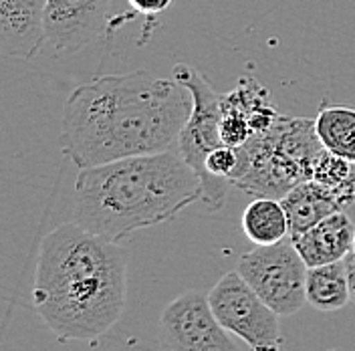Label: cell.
<instances>
[{
	"label": "cell",
	"mask_w": 355,
	"mask_h": 351,
	"mask_svg": "<svg viewBox=\"0 0 355 351\" xmlns=\"http://www.w3.org/2000/svg\"><path fill=\"white\" fill-rule=\"evenodd\" d=\"M172 75L178 83H182L192 95V113L184 130L180 132L176 150L178 154L188 162V166L200 176L202 186H204L206 157L216 148L224 146L220 133L222 93H218L200 75L198 69L186 63L174 65Z\"/></svg>",
	"instance_id": "cell-8"
},
{
	"label": "cell",
	"mask_w": 355,
	"mask_h": 351,
	"mask_svg": "<svg viewBox=\"0 0 355 351\" xmlns=\"http://www.w3.org/2000/svg\"><path fill=\"white\" fill-rule=\"evenodd\" d=\"M152 351H239L212 313L208 295L186 291L162 311Z\"/></svg>",
	"instance_id": "cell-7"
},
{
	"label": "cell",
	"mask_w": 355,
	"mask_h": 351,
	"mask_svg": "<svg viewBox=\"0 0 355 351\" xmlns=\"http://www.w3.org/2000/svg\"><path fill=\"white\" fill-rule=\"evenodd\" d=\"M345 271H347V285H349V303L355 305V252L352 250L345 259Z\"/></svg>",
	"instance_id": "cell-18"
},
{
	"label": "cell",
	"mask_w": 355,
	"mask_h": 351,
	"mask_svg": "<svg viewBox=\"0 0 355 351\" xmlns=\"http://www.w3.org/2000/svg\"><path fill=\"white\" fill-rule=\"evenodd\" d=\"M317 135L325 150L355 166V110L345 105H325L315 117Z\"/></svg>",
	"instance_id": "cell-16"
},
{
	"label": "cell",
	"mask_w": 355,
	"mask_h": 351,
	"mask_svg": "<svg viewBox=\"0 0 355 351\" xmlns=\"http://www.w3.org/2000/svg\"><path fill=\"white\" fill-rule=\"evenodd\" d=\"M46 0H0V46L6 57L33 59L46 43Z\"/></svg>",
	"instance_id": "cell-11"
},
{
	"label": "cell",
	"mask_w": 355,
	"mask_h": 351,
	"mask_svg": "<svg viewBox=\"0 0 355 351\" xmlns=\"http://www.w3.org/2000/svg\"><path fill=\"white\" fill-rule=\"evenodd\" d=\"M135 12L139 15H159L172 6L174 0H128Z\"/></svg>",
	"instance_id": "cell-17"
},
{
	"label": "cell",
	"mask_w": 355,
	"mask_h": 351,
	"mask_svg": "<svg viewBox=\"0 0 355 351\" xmlns=\"http://www.w3.org/2000/svg\"><path fill=\"white\" fill-rule=\"evenodd\" d=\"M204 196L200 176L166 150L83 168L75 182L73 222L113 242L176 219Z\"/></svg>",
	"instance_id": "cell-3"
},
{
	"label": "cell",
	"mask_w": 355,
	"mask_h": 351,
	"mask_svg": "<svg viewBox=\"0 0 355 351\" xmlns=\"http://www.w3.org/2000/svg\"><path fill=\"white\" fill-rule=\"evenodd\" d=\"M243 232L254 246H268L291 237L287 210L277 198H254L243 212Z\"/></svg>",
	"instance_id": "cell-14"
},
{
	"label": "cell",
	"mask_w": 355,
	"mask_h": 351,
	"mask_svg": "<svg viewBox=\"0 0 355 351\" xmlns=\"http://www.w3.org/2000/svg\"><path fill=\"white\" fill-rule=\"evenodd\" d=\"M354 241L355 226L345 212H335L293 239L307 266L343 261L354 250Z\"/></svg>",
	"instance_id": "cell-12"
},
{
	"label": "cell",
	"mask_w": 355,
	"mask_h": 351,
	"mask_svg": "<svg viewBox=\"0 0 355 351\" xmlns=\"http://www.w3.org/2000/svg\"><path fill=\"white\" fill-rule=\"evenodd\" d=\"M323 150L315 119L279 115L265 133L239 148L241 168L232 186L252 198L283 200L297 184L311 180Z\"/></svg>",
	"instance_id": "cell-4"
},
{
	"label": "cell",
	"mask_w": 355,
	"mask_h": 351,
	"mask_svg": "<svg viewBox=\"0 0 355 351\" xmlns=\"http://www.w3.org/2000/svg\"><path fill=\"white\" fill-rule=\"evenodd\" d=\"M208 303L220 325L252 351H281L279 315L241 277L226 273L210 289Z\"/></svg>",
	"instance_id": "cell-6"
},
{
	"label": "cell",
	"mask_w": 355,
	"mask_h": 351,
	"mask_svg": "<svg viewBox=\"0 0 355 351\" xmlns=\"http://www.w3.org/2000/svg\"><path fill=\"white\" fill-rule=\"evenodd\" d=\"M329 351H337V350H329Z\"/></svg>",
	"instance_id": "cell-20"
},
{
	"label": "cell",
	"mask_w": 355,
	"mask_h": 351,
	"mask_svg": "<svg viewBox=\"0 0 355 351\" xmlns=\"http://www.w3.org/2000/svg\"><path fill=\"white\" fill-rule=\"evenodd\" d=\"M307 264L293 239L257 246L243 255L236 271L279 317L299 313L307 303Z\"/></svg>",
	"instance_id": "cell-5"
},
{
	"label": "cell",
	"mask_w": 355,
	"mask_h": 351,
	"mask_svg": "<svg viewBox=\"0 0 355 351\" xmlns=\"http://www.w3.org/2000/svg\"><path fill=\"white\" fill-rule=\"evenodd\" d=\"M281 202L291 222V239L307 232L311 226L335 212H345V208H349L339 192L317 180L297 184Z\"/></svg>",
	"instance_id": "cell-13"
},
{
	"label": "cell",
	"mask_w": 355,
	"mask_h": 351,
	"mask_svg": "<svg viewBox=\"0 0 355 351\" xmlns=\"http://www.w3.org/2000/svg\"><path fill=\"white\" fill-rule=\"evenodd\" d=\"M307 303L323 313L339 311L349 303L345 261L307 268Z\"/></svg>",
	"instance_id": "cell-15"
},
{
	"label": "cell",
	"mask_w": 355,
	"mask_h": 351,
	"mask_svg": "<svg viewBox=\"0 0 355 351\" xmlns=\"http://www.w3.org/2000/svg\"><path fill=\"white\" fill-rule=\"evenodd\" d=\"M279 115L268 89L252 77H243L236 87L222 95L220 133L224 146L241 148L254 135L265 133Z\"/></svg>",
	"instance_id": "cell-9"
},
{
	"label": "cell",
	"mask_w": 355,
	"mask_h": 351,
	"mask_svg": "<svg viewBox=\"0 0 355 351\" xmlns=\"http://www.w3.org/2000/svg\"><path fill=\"white\" fill-rule=\"evenodd\" d=\"M111 0H46V43L73 53L95 41L110 17Z\"/></svg>",
	"instance_id": "cell-10"
},
{
	"label": "cell",
	"mask_w": 355,
	"mask_h": 351,
	"mask_svg": "<svg viewBox=\"0 0 355 351\" xmlns=\"http://www.w3.org/2000/svg\"><path fill=\"white\" fill-rule=\"evenodd\" d=\"M192 113V95L176 79L150 71L101 75L73 89L63 111L61 150L79 168L176 146Z\"/></svg>",
	"instance_id": "cell-1"
},
{
	"label": "cell",
	"mask_w": 355,
	"mask_h": 351,
	"mask_svg": "<svg viewBox=\"0 0 355 351\" xmlns=\"http://www.w3.org/2000/svg\"><path fill=\"white\" fill-rule=\"evenodd\" d=\"M128 303V252L67 222L41 242L33 309L61 341H97Z\"/></svg>",
	"instance_id": "cell-2"
},
{
	"label": "cell",
	"mask_w": 355,
	"mask_h": 351,
	"mask_svg": "<svg viewBox=\"0 0 355 351\" xmlns=\"http://www.w3.org/2000/svg\"><path fill=\"white\" fill-rule=\"evenodd\" d=\"M354 252H355V241H354Z\"/></svg>",
	"instance_id": "cell-19"
}]
</instances>
